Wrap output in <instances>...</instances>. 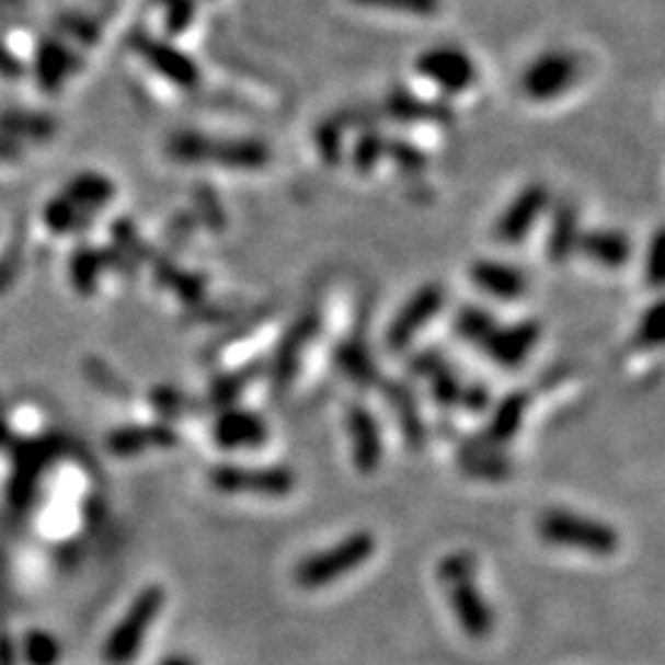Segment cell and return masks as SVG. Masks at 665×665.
Returning a JSON list of instances; mask_svg holds the SVG:
<instances>
[{"label":"cell","instance_id":"cell-1","mask_svg":"<svg viewBox=\"0 0 665 665\" xmlns=\"http://www.w3.org/2000/svg\"><path fill=\"white\" fill-rule=\"evenodd\" d=\"M165 153L183 165H220L225 171H262L272 161V148L256 136H215L181 128L165 141Z\"/></svg>","mask_w":665,"mask_h":665},{"label":"cell","instance_id":"cell-2","mask_svg":"<svg viewBox=\"0 0 665 665\" xmlns=\"http://www.w3.org/2000/svg\"><path fill=\"white\" fill-rule=\"evenodd\" d=\"M475 572L479 562L466 550L449 552L436 570L459 627L471 639H485L495 629V611L475 584Z\"/></svg>","mask_w":665,"mask_h":665},{"label":"cell","instance_id":"cell-3","mask_svg":"<svg viewBox=\"0 0 665 665\" xmlns=\"http://www.w3.org/2000/svg\"><path fill=\"white\" fill-rule=\"evenodd\" d=\"M538 535L552 548L587 552L594 558H611L621 544L617 528L609 523L567 508L544 511L538 520Z\"/></svg>","mask_w":665,"mask_h":665},{"label":"cell","instance_id":"cell-4","mask_svg":"<svg viewBox=\"0 0 665 665\" xmlns=\"http://www.w3.org/2000/svg\"><path fill=\"white\" fill-rule=\"evenodd\" d=\"M584 74V59L567 47H548L523 67L520 94L532 104H550L567 96Z\"/></svg>","mask_w":665,"mask_h":665},{"label":"cell","instance_id":"cell-5","mask_svg":"<svg viewBox=\"0 0 665 665\" xmlns=\"http://www.w3.org/2000/svg\"><path fill=\"white\" fill-rule=\"evenodd\" d=\"M377 550V540L372 532L355 530L337 540L331 548L313 552L303 558L294 570V580L303 589H323L331 587L345 574L360 570Z\"/></svg>","mask_w":665,"mask_h":665},{"label":"cell","instance_id":"cell-6","mask_svg":"<svg viewBox=\"0 0 665 665\" xmlns=\"http://www.w3.org/2000/svg\"><path fill=\"white\" fill-rule=\"evenodd\" d=\"M126 45L153 74L181 92H195L203 84V69L197 59L177 47L171 37H158L144 27H136Z\"/></svg>","mask_w":665,"mask_h":665},{"label":"cell","instance_id":"cell-7","mask_svg":"<svg viewBox=\"0 0 665 665\" xmlns=\"http://www.w3.org/2000/svg\"><path fill=\"white\" fill-rule=\"evenodd\" d=\"M414 72L436 92L461 96L479 82V62L469 49L454 43H439L422 49L414 59Z\"/></svg>","mask_w":665,"mask_h":665},{"label":"cell","instance_id":"cell-8","mask_svg":"<svg viewBox=\"0 0 665 665\" xmlns=\"http://www.w3.org/2000/svg\"><path fill=\"white\" fill-rule=\"evenodd\" d=\"M165 604V592L158 584H151L138 592L131 607L118 621V627L108 633L104 643V661L108 665H128L134 663L146 641L148 629L153 627L156 619L161 617Z\"/></svg>","mask_w":665,"mask_h":665},{"label":"cell","instance_id":"cell-9","mask_svg":"<svg viewBox=\"0 0 665 665\" xmlns=\"http://www.w3.org/2000/svg\"><path fill=\"white\" fill-rule=\"evenodd\" d=\"M210 485L227 495H264V498H284L296 489V473L286 466H246L220 463L210 471Z\"/></svg>","mask_w":665,"mask_h":665},{"label":"cell","instance_id":"cell-10","mask_svg":"<svg viewBox=\"0 0 665 665\" xmlns=\"http://www.w3.org/2000/svg\"><path fill=\"white\" fill-rule=\"evenodd\" d=\"M446 294L442 289V284H424L412 294V299L406 301L397 316L390 323V329H387V347L394 353L404 351L406 345H410L416 335L422 333V329L432 319H436V313L444 309Z\"/></svg>","mask_w":665,"mask_h":665},{"label":"cell","instance_id":"cell-11","mask_svg":"<svg viewBox=\"0 0 665 665\" xmlns=\"http://www.w3.org/2000/svg\"><path fill=\"white\" fill-rule=\"evenodd\" d=\"M84 67V57L77 47H72L59 35H43L37 39L35 47V62L33 74L37 87L45 94H59V89L72 74Z\"/></svg>","mask_w":665,"mask_h":665},{"label":"cell","instance_id":"cell-12","mask_svg":"<svg viewBox=\"0 0 665 665\" xmlns=\"http://www.w3.org/2000/svg\"><path fill=\"white\" fill-rule=\"evenodd\" d=\"M550 207V187L542 183H530L513 197L511 205L501 213L495 222V240L503 244H520L532 232L540 217Z\"/></svg>","mask_w":665,"mask_h":665},{"label":"cell","instance_id":"cell-13","mask_svg":"<svg viewBox=\"0 0 665 665\" xmlns=\"http://www.w3.org/2000/svg\"><path fill=\"white\" fill-rule=\"evenodd\" d=\"M540 335H542L540 323L532 319L511 325L498 323L481 343V347L495 365L505 367V370H515V367H520L525 360H528L530 353L535 351V345L540 341Z\"/></svg>","mask_w":665,"mask_h":665},{"label":"cell","instance_id":"cell-14","mask_svg":"<svg viewBox=\"0 0 665 665\" xmlns=\"http://www.w3.org/2000/svg\"><path fill=\"white\" fill-rule=\"evenodd\" d=\"M213 439L225 451L260 449L270 439V424L244 406H227L213 424Z\"/></svg>","mask_w":665,"mask_h":665},{"label":"cell","instance_id":"cell-15","mask_svg":"<svg viewBox=\"0 0 665 665\" xmlns=\"http://www.w3.org/2000/svg\"><path fill=\"white\" fill-rule=\"evenodd\" d=\"M347 436H351L353 446V463L355 469L370 475L380 469L385 446H382V432L377 424L375 414L363 404H353L345 414Z\"/></svg>","mask_w":665,"mask_h":665},{"label":"cell","instance_id":"cell-16","mask_svg":"<svg viewBox=\"0 0 665 665\" xmlns=\"http://www.w3.org/2000/svg\"><path fill=\"white\" fill-rule=\"evenodd\" d=\"M471 282L479 286L483 294L501 301H515L528 291V274L518 270L515 264L498 260H475L471 264Z\"/></svg>","mask_w":665,"mask_h":665},{"label":"cell","instance_id":"cell-17","mask_svg":"<svg viewBox=\"0 0 665 665\" xmlns=\"http://www.w3.org/2000/svg\"><path fill=\"white\" fill-rule=\"evenodd\" d=\"M319 329H321V319H319V313L313 311V313L301 316V319L291 325V331L284 335L279 351H276V355H274L276 385L286 387L294 380L296 372H299V367H301L306 345L313 341Z\"/></svg>","mask_w":665,"mask_h":665},{"label":"cell","instance_id":"cell-18","mask_svg":"<svg viewBox=\"0 0 665 665\" xmlns=\"http://www.w3.org/2000/svg\"><path fill=\"white\" fill-rule=\"evenodd\" d=\"M382 112L385 116L394 118L400 124H451L454 122V112L442 102H434V99H422L406 89H394L385 96L382 102Z\"/></svg>","mask_w":665,"mask_h":665},{"label":"cell","instance_id":"cell-19","mask_svg":"<svg viewBox=\"0 0 665 665\" xmlns=\"http://www.w3.org/2000/svg\"><path fill=\"white\" fill-rule=\"evenodd\" d=\"M577 252L589 256L592 262L607 266V270H621V266L631 260L633 244L631 237L623 234L621 230L599 227V230H587L580 234Z\"/></svg>","mask_w":665,"mask_h":665},{"label":"cell","instance_id":"cell-20","mask_svg":"<svg viewBox=\"0 0 665 665\" xmlns=\"http://www.w3.org/2000/svg\"><path fill=\"white\" fill-rule=\"evenodd\" d=\"M175 444L177 434L168 424L122 426L106 436V449L116 456H134L146 449H171Z\"/></svg>","mask_w":665,"mask_h":665},{"label":"cell","instance_id":"cell-21","mask_svg":"<svg viewBox=\"0 0 665 665\" xmlns=\"http://www.w3.org/2000/svg\"><path fill=\"white\" fill-rule=\"evenodd\" d=\"M580 213L574 203H560L554 207L552 222H550V234L544 240V254L550 256V262L562 264L564 260L577 252V240H580Z\"/></svg>","mask_w":665,"mask_h":665},{"label":"cell","instance_id":"cell-22","mask_svg":"<svg viewBox=\"0 0 665 665\" xmlns=\"http://www.w3.org/2000/svg\"><path fill=\"white\" fill-rule=\"evenodd\" d=\"M57 131V122L49 114L23 112V108H5L0 112V136L10 141H47Z\"/></svg>","mask_w":665,"mask_h":665},{"label":"cell","instance_id":"cell-23","mask_svg":"<svg viewBox=\"0 0 665 665\" xmlns=\"http://www.w3.org/2000/svg\"><path fill=\"white\" fill-rule=\"evenodd\" d=\"M525 412H528V394L520 390L505 394L503 400L495 404L491 422L485 426L483 439L493 446L511 442L513 436L520 432V426L525 422Z\"/></svg>","mask_w":665,"mask_h":665},{"label":"cell","instance_id":"cell-24","mask_svg":"<svg viewBox=\"0 0 665 665\" xmlns=\"http://www.w3.org/2000/svg\"><path fill=\"white\" fill-rule=\"evenodd\" d=\"M114 193H116L114 183L102 173H79L65 187L67 200L89 215L94 210H102V207L112 200Z\"/></svg>","mask_w":665,"mask_h":665},{"label":"cell","instance_id":"cell-25","mask_svg":"<svg viewBox=\"0 0 665 665\" xmlns=\"http://www.w3.org/2000/svg\"><path fill=\"white\" fill-rule=\"evenodd\" d=\"M461 463L475 479L501 481L511 473V461L498 451V446H493L485 439L466 444L461 451Z\"/></svg>","mask_w":665,"mask_h":665},{"label":"cell","instance_id":"cell-26","mask_svg":"<svg viewBox=\"0 0 665 665\" xmlns=\"http://www.w3.org/2000/svg\"><path fill=\"white\" fill-rule=\"evenodd\" d=\"M387 400L394 404L397 420H400L406 446H412V449H422L426 429L422 424L420 406H416V400H414L410 387L402 382H390V387H387Z\"/></svg>","mask_w":665,"mask_h":665},{"label":"cell","instance_id":"cell-27","mask_svg":"<svg viewBox=\"0 0 665 665\" xmlns=\"http://www.w3.org/2000/svg\"><path fill=\"white\" fill-rule=\"evenodd\" d=\"M335 365L360 387H372L380 380V370H377L370 351H367V345L357 341V337H351V341H343L337 345Z\"/></svg>","mask_w":665,"mask_h":665},{"label":"cell","instance_id":"cell-28","mask_svg":"<svg viewBox=\"0 0 665 665\" xmlns=\"http://www.w3.org/2000/svg\"><path fill=\"white\" fill-rule=\"evenodd\" d=\"M49 454H53V449L45 444H30L25 446L23 451H20V469L15 471V485H13V498L25 505V501L30 498V493H33V485L37 481L39 471L45 469V463L49 461Z\"/></svg>","mask_w":665,"mask_h":665},{"label":"cell","instance_id":"cell-29","mask_svg":"<svg viewBox=\"0 0 665 665\" xmlns=\"http://www.w3.org/2000/svg\"><path fill=\"white\" fill-rule=\"evenodd\" d=\"M353 5L365 10H377V13H390L414 20H429L442 13L444 0H351Z\"/></svg>","mask_w":665,"mask_h":665},{"label":"cell","instance_id":"cell-30","mask_svg":"<svg viewBox=\"0 0 665 665\" xmlns=\"http://www.w3.org/2000/svg\"><path fill=\"white\" fill-rule=\"evenodd\" d=\"M158 272V282L171 286V289L177 291V296L185 303H200L205 296V276L203 274H193V272H177L175 266H171L168 262H161L156 266Z\"/></svg>","mask_w":665,"mask_h":665},{"label":"cell","instance_id":"cell-31","mask_svg":"<svg viewBox=\"0 0 665 665\" xmlns=\"http://www.w3.org/2000/svg\"><path fill=\"white\" fill-rule=\"evenodd\" d=\"M20 651H23V658L27 665H57L59 656H62V649H59V641L43 629L27 631L23 637V643H20Z\"/></svg>","mask_w":665,"mask_h":665},{"label":"cell","instance_id":"cell-32","mask_svg":"<svg viewBox=\"0 0 665 665\" xmlns=\"http://www.w3.org/2000/svg\"><path fill=\"white\" fill-rule=\"evenodd\" d=\"M454 325L456 333H459L463 341L481 345L495 325H498V321H495L485 309H479V306H463V309L456 313Z\"/></svg>","mask_w":665,"mask_h":665},{"label":"cell","instance_id":"cell-33","mask_svg":"<svg viewBox=\"0 0 665 665\" xmlns=\"http://www.w3.org/2000/svg\"><path fill=\"white\" fill-rule=\"evenodd\" d=\"M387 151V138L382 136V131H377V128H365V131L357 136L355 148H353V165L357 168V173H372L377 163L385 158Z\"/></svg>","mask_w":665,"mask_h":665},{"label":"cell","instance_id":"cell-34","mask_svg":"<svg viewBox=\"0 0 665 665\" xmlns=\"http://www.w3.org/2000/svg\"><path fill=\"white\" fill-rule=\"evenodd\" d=\"M92 220V215L79 210L77 205H72L67 197H57L47 205L45 210V222L53 232H77L84 230V227Z\"/></svg>","mask_w":665,"mask_h":665},{"label":"cell","instance_id":"cell-35","mask_svg":"<svg viewBox=\"0 0 665 665\" xmlns=\"http://www.w3.org/2000/svg\"><path fill=\"white\" fill-rule=\"evenodd\" d=\"M102 270H106L104 252L79 250L72 256V266H69V274H72V282L77 286V291L94 294L96 291V279H99V274H102Z\"/></svg>","mask_w":665,"mask_h":665},{"label":"cell","instance_id":"cell-36","mask_svg":"<svg viewBox=\"0 0 665 665\" xmlns=\"http://www.w3.org/2000/svg\"><path fill=\"white\" fill-rule=\"evenodd\" d=\"M163 10V27L168 37H177L193 27L197 18V0H156Z\"/></svg>","mask_w":665,"mask_h":665},{"label":"cell","instance_id":"cell-37","mask_svg":"<svg viewBox=\"0 0 665 665\" xmlns=\"http://www.w3.org/2000/svg\"><path fill=\"white\" fill-rule=\"evenodd\" d=\"M387 158H392V163L400 168L404 175H420L429 165V158L422 153L414 144L404 141V138H387Z\"/></svg>","mask_w":665,"mask_h":665},{"label":"cell","instance_id":"cell-38","mask_svg":"<svg viewBox=\"0 0 665 665\" xmlns=\"http://www.w3.org/2000/svg\"><path fill=\"white\" fill-rule=\"evenodd\" d=\"M57 27L59 33L72 37L82 47H92L102 37V27H99L96 20L84 13H62L57 18Z\"/></svg>","mask_w":665,"mask_h":665},{"label":"cell","instance_id":"cell-39","mask_svg":"<svg viewBox=\"0 0 665 665\" xmlns=\"http://www.w3.org/2000/svg\"><path fill=\"white\" fill-rule=\"evenodd\" d=\"M256 372H260V365L246 367V370H240V372H227L222 377H217L210 387L213 402L222 404V406H232V402L244 392V387L250 385V380Z\"/></svg>","mask_w":665,"mask_h":665},{"label":"cell","instance_id":"cell-40","mask_svg":"<svg viewBox=\"0 0 665 665\" xmlns=\"http://www.w3.org/2000/svg\"><path fill=\"white\" fill-rule=\"evenodd\" d=\"M347 122H341L337 116L325 118V122L319 126L316 131V144H319V151L323 156V161L329 165L341 163V153H343V128Z\"/></svg>","mask_w":665,"mask_h":665},{"label":"cell","instance_id":"cell-41","mask_svg":"<svg viewBox=\"0 0 665 665\" xmlns=\"http://www.w3.org/2000/svg\"><path fill=\"white\" fill-rule=\"evenodd\" d=\"M663 319H665V306L663 301L651 303L646 311H643L639 329H637V345L643 347V351H656L663 343Z\"/></svg>","mask_w":665,"mask_h":665},{"label":"cell","instance_id":"cell-42","mask_svg":"<svg viewBox=\"0 0 665 665\" xmlns=\"http://www.w3.org/2000/svg\"><path fill=\"white\" fill-rule=\"evenodd\" d=\"M432 382V397L439 406H456L461 400V380L456 377V372L449 367V363H444L442 367L429 375Z\"/></svg>","mask_w":665,"mask_h":665},{"label":"cell","instance_id":"cell-43","mask_svg":"<svg viewBox=\"0 0 665 665\" xmlns=\"http://www.w3.org/2000/svg\"><path fill=\"white\" fill-rule=\"evenodd\" d=\"M195 203H197V217H200L207 230L222 232L227 217H225V210H222L220 200H217V195L210 191V187L197 185Z\"/></svg>","mask_w":665,"mask_h":665},{"label":"cell","instance_id":"cell-44","mask_svg":"<svg viewBox=\"0 0 665 665\" xmlns=\"http://www.w3.org/2000/svg\"><path fill=\"white\" fill-rule=\"evenodd\" d=\"M663 254H665V232L658 230L649 246L646 266H643V274H646V282L653 286V289H658L663 284Z\"/></svg>","mask_w":665,"mask_h":665},{"label":"cell","instance_id":"cell-45","mask_svg":"<svg viewBox=\"0 0 665 665\" xmlns=\"http://www.w3.org/2000/svg\"><path fill=\"white\" fill-rule=\"evenodd\" d=\"M151 406H156L163 416H177L185 412V397L173 387H158L151 392Z\"/></svg>","mask_w":665,"mask_h":665},{"label":"cell","instance_id":"cell-46","mask_svg":"<svg viewBox=\"0 0 665 665\" xmlns=\"http://www.w3.org/2000/svg\"><path fill=\"white\" fill-rule=\"evenodd\" d=\"M459 404L466 406V410H471V412H483L485 406L491 404L489 387H483L479 382H473L469 387H461V400H459Z\"/></svg>","mask_w":665,"mask_h":665},{"label":"cell","instance_id":"cell-47","mask_svg":"<svg viewBox=\"0 0 665 665\" xmlns=\"http://www.w3.org/2000/svg\"><path fill=\"white\" fill-rule=\"evenodd\" d=\"M25 74V65L23 59H20L5 39H0V77L5 79H20Z\"/></svg>","mask_w":665,"mask_h":665},{"label":"cell","instance_id":"cell-48","mask_svg":"<svg viewBox=\"0 0 665 665\" xmlns=\"http://www.w3.org/2000/svg\"><path fill=\"white\" fill-rule=\"evenodd\" d=\"M444 363L446 360H444L439 351H424L412 360V370H414V375L429 377L436 370V367H442Z\"/></svg>","mask_w":665,"mask_h":665},{"label":"cell","instance_id":"cell-49","mask_svg":"<svg viewBox=\"0 0 665 665\" xmlns=\"http://www.w3.org/2000/svg\"><path fill=\"white\" fill-rule=\"evenodd\" d=\"M18 264H20V260H18V250H10L3 260H0V294H3L8 286H10V282L15 279V274H18Z\"/></svg>","mask_w":665,"mask_h":665},{"label":"cell","instance_id":"cell-50","mask_svg":"<svg viewBox=\"0 0 665 665\" xmlns=\"http://www.w3.org/2000/svg\"><path fill=\"white\" fill-rule=\"evenodd\" d=\"M0 665H18V643L8 633H0Z\"/></svg>","mask_w":665,"mask_h":665},{"label":"cell","instance_id":"cell-51","mask_svg":"<svg viewBox=\"0 0 665 665\" xmlns=\"http://www.w3.org/2000/svg\"><path fill=\"white\" fill-rule=\"evenodd\" d=\"M23 156V148H20V144L10 141V138L0 136V161H15V158Z\"/></svg>","mask_w":665,"mask_h":665},{"label":"cell","instance_id":"cell-52","mask_svg":"<svg viewBox=\"0 0 665 665\" xmlns=\"http://www.w3.org/2000/svg\"><path fill=\"white\" fill-rule=\"evenodd\" d=\"M158 665H197L191 656H183V653H175V656H165Z\"/></svg>","mask_w":665,"mask_h":665}]
</instances>
